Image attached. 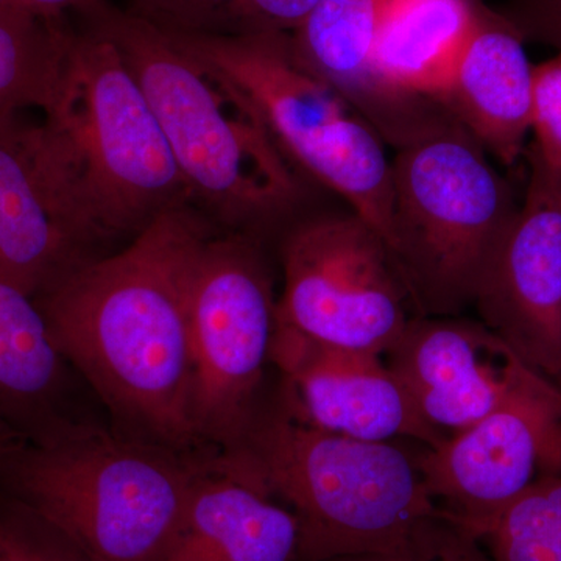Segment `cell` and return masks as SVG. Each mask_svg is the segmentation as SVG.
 <instances>
[{
  "label": "cell",
  "instance_id": "6da1fadb",
  "mask_svg": "<svg viewBox=\"0 0 561 561\" xmlns=\"http://www.w3.org/2000/svg\"><path fill=\"white\" fill-rule=\"evenodd\" d=\"M217 230L176 206L35 298L55 345L105 405L114 430L203 451L192 427L191 291Z\"/></svg>",
  "mask_w": 561,
  "mask_h": 561
},
{
  "label": "cell",
  "instance_id": "7a4b0ae2",
  "mask_svg": "<svg viewBox=\"0 0 561 561\" xmlns=\"http://www.w3.org/2000/svg\"><path fill=\"white\" fill-rule=\"evenodd\" d=\"M77 16L116 44L168 139L192 205L214 227L264 241L291 219L302 201L298 171L230 77L106 0Z\"/></svg>",
  "mask_w": 561,
  "mask_h": 561
},
{
  "label": "cell",
  "instance_id": "3957f363",
  "mask_svg": "<svg viewBox=\"0 0 561 561\" xmlns=\"http://www.w3.org/2000/svg\"><path fill=\"white\" fill-rule=\"evenodd\" d=\"M220 454L242 481L294 513L298 561L389 551L440 512L419 454L317 426L279 378L241 442Z\"/></svg>",
  "mask_w": 561,
  "mask_h": 561
},
{
  "label": "cell",
  "instance_id": "277c9868",
  "mask_svg": "<svg viewBox=\"0 0 561 561\" xmlns=\"http://www.w3.org/2000/svg\"><path fill=\"white\" fill-rule=\"evenodd\" d=\"M77 421L0 457V491L90 561H157L209 454Z\"/></svg>",
  "mask_w": 561,
  "mask_h": 561
},
{
  "label": "cell",
  "instance_id": "5b68a950",
  "mask_svg": "<svg viewBox=\"0 0 561 561\" xmlns=\"http://www.w3.org/2000/svg\"><path fill=\"white\" fill-rule=\"evenodd\" d=\"M386 239L421 317L472 309L519 203L470 133L443 114L394 149Z\"/></svg>",
  "mask_w": 561,
  "mask_h": 561
},
{
  "label": "cell",
  "instance_id": "8992f818",
  "mask_svg": "<svg viewBox=\"0 0 561 561\" xmlns=\"http://www.w3.org/2000/svg\"><path fill=\"white\" fill-rule=\"evenodd\" d=\"M43 116L114 242L131 241L164 210L192 205L138 80L116 44L83 22L70 31Z\"/></svg>",
  "mask_w": 561,
  "mask_h": 561
},
{
  "label": "cell",
  "instance_id": "52a82bcc",
  "mask_svg": "<svg viewBox=\"0 0 561 561\" xmlns=\"http://www.w3.org/2000/svg\"><path fill=\"white\" fill-rule=\"evenodd\" d=\"M169 36L230 77L287 161L341 195L383 238L391 190L386 140L337 92L298 65L289 35Z\"/></svg>",
  "mask_w": 561,
  "mask_h": 561
},
{
  "label": "cell",
  "instance_id": "ba28073f",
  "mask_svg": "<svg viewBox=\"0 0 561 561\" xmlns=\"http://www.w3.org/2000/svg\"><path fill=\"white\" fill-rule=\"evenodd\" d=\"M278 298L264 241L210 232L191 291L192 427L203 451L241 442L272 393Z\"/></svg>",
  "mask_w": 561,
  "mask_h": 561
},
{
  "label": "cell",
  "instance_id": "9c48e42d",
  "mask_svg": "<svg viewBox=\"0 0 561 561\" xmlns=\"http://www.w3.org/2000/svg\"><path fill=\"white\" fill-rule=\"evenodd\" d=\"M279 260L278 321L316 341L382 356L421 317L386 239L351 209L291 225Z\"/></svg>",
  "mask_w": 561,
  "mask_h": 561
},
{
  "label": "cell",
  "instance_id": "30bf717a",
  "mask_svg": "<svg viewBox=\"0 0 561 561\" xmlns=\"http://www.w3.org/2000/svg\"><path fill=\"white\" fill-rule=\"evenodd\" d=\"M114 243L46 121L0 116V279L38 298Z\"/></svg>",
  "mask_w": 561,
  "mask_h": 561
},
{
  "label": "cell",
  "instance_id": "8fae6325",
  "mask_svg": "<svg viewBox=\"0 0 561 561\" xmlns=\"http://www.w3.org/2000/svg\"><path fill=\"white\" fill-rule=\"evenodd\" d=\"M434 504L476 534L531 483L561 471V387L538 376L474 426L419 454Z\"/></svg>",
  "mask_w": 561,
  "mask_h": 561
},
{
  "label": "cell",
  "instance_id": "7c38bea8",
  "mask_svg": "<svg viewBox=\"0 0 561 561\" xmlns=\"http://www.w3.org/2000/svg\"><path fill=\"white\" fill-rule=\"evenodd\" d=\"M529 180L490 254L472 309L530 368L561 387V171L529 146Z\"/></svg>",
  "mask_w": 561,
  "mask_h": 561
},
{
  "label": "cell",
  "instance_id": "4fadbf2b",
  "mask_svg": "<svg viewBox=\"0 0 561 561\" xmlns=\"http://www.w3.org/2000/svg\"><path fill=\"white\" fill-rule=\"evenodd\" d=\"M421 420L448 440L541 376L481 320L415 317L382 354Z\"/></svg>",
  "mask_w": 561,
  "mask_h": 561
},
{
  "label": "cell",
  "instance_id": "5bb4252c",
  "mask_svg": "<svg viewBox=\"0 0 561 561\" xmlns=\"http://www.w3.org/2000/svg\"><path fill=\"white\" fill-rule=\"evenodd\" d=\"M272 359L295 408L323 430L367 442L411 438L426 448L445 442L381 354L319 342L278 321Z\"/></svg>",
  "mask_w": 561,
  "mask_h": 561
},
{
  "label": "cell",
  "instance_id": "9a60e30c",
  "mask_svg": "<svg viewBox=\"0 0 561 561\" xmlns=\"http://www.w3.org/2000/svg\"><path fill=\"white\" fill-rule=\"evenodd\" d=\"M378 0H320L289 35L291 55L398 149L442 116L434 102H408L383 90L373 69Z\"/></svg>",
  "mask_w": 561,
  "mask_h": 561
},
{
  "label": "cell",
  "instance_id": "2e32d148",
  "mask_svg": "<svg viewBox=\"0 0 561 561\" xmlns=\"http://www.w3.org/2000/svg\"><path fill=\"white\" fill-rule=\"evenodd\" d=\"M435 103L501 164L524 157L531 133L534 65L511 21L483 9Z\"/></svg>",
  "mask_w": 561,
  "mask_h": 561
},
{
  "label": "cell",
  "instance_id": "e0dca14e",
  "mask_svg": "<svg viewBox=\"0 0 561 561\" xmlns=\"http://www.w3.org/2000/svg\"><path fill=\"white\" fill-rule=\"evenodd\" d=\"M298 546L294 513L242 481L216 451L157 561H298Z\"/></svg>",
  "mask_w": 561,
  "mask_h": 561
},
{
  "label": "cell",
  "instance_id": "ac0fdd59",
  "mask_svg": "<svg viewBox=\"0 0 561 561\" xmlns=\"http://www.w3.org/2000/svg\"><path fill=\"white\" fill-rule=\"evenodd\" d=\"M73 375L35 298L0 279V427L41 443L83 421Z\"/></svg>",
  "mask_w": 561,
  "mask_h": 561
},
{
  "label": "cell",
  "instance_id": "d6986e66",
  "mask_svg": "<svg viewBox=\"0 0 561 561\" xmlns=\"http://www.w3.org/2000/svg\"><path fill=\"white\" fill-rule=\"evenodd\" d=\"M483 9L474 0H378L373 69L383 90L401 101H437Z\"/></svg>",
  "mask_w": 561,
  "mask_h": 561
},
{
  "label": "cell",
  "instance_id": "ffe728a7",
  "mask_svg": "<svg viewBox=\"0 0 561 561\" xmlns=\"http://www.w3.org/2000/svg\"><path fill=\"white\" fill-rule=\"evenodd\" d=\"M72 25L0 0V116L49 106Z\"/></svg>",
  "mask_w": 561,
  "mask_h": 561
},
{
  "label": "cell",
  "instance_id": "44dd1931",
  "mask_svg": "<svg viewBox=\"0 0 561 561\" xmlns=\"http://www.w3.org/2000/svg\"><path fill=\"white\" fill-rule=\"evenodd\" d=\"M320 0H128V10L169 35L197 38L290 35Z\"/></svg>",
  "mask_w": 561,
  "mask_h": 561
},
{
  "label": "cell",
  "instance_id": "7402d4cb",
  "mask_svg": "<svg viewBox=\"0 0 561 561\" xmlns=\"http://www.w3.org/2000/svg\"><path fill=\"white\" fill-rule=\"evenodd\" d=\"M476 535L493 561H561V471L531 483Z\"/></svg>",
  "mask_w": 561,
  "mask_h": 561
},
{
  "label": "cell",
  "instance_id": "603a6c76",
  "mask_svg": "<svg viewBox=\"0 0 561 561\" xmlns=\"http://www.w3.org/2000/svg\"><path fill=\"white\" fill-rule=\"evenodd\" d=\"M330 561H493L478 535L445 512L427 516L389 551Z\"/></svg>",
  "mask_w": 561,
  "mask_h": 561
},
{
  "label": "cell",
  "instance_id": "cb8c5ba5",
  "mask_svg": "<svg viewBox=\"0 0 561 561\" xmlns=\"http://www.w3.org/2000/svg\"><path fill=\"white\" fill-rule=\"evenodd\" d=\"M0 561H90L57 527L0 491Z\"/></svg>",
  "mask_w": 561,
  "mask_h": 561
},
{
  "label": "cell",
  "instance_id": "d4e9b609",
  "mask_svg": "<svg viewBox=\"0 0 561 561\" xmlns=\"http://www.w3.org/2000/svg\"><path fill=\"white\" fill-rule=\"evenodd\" d=\"M531 135L541 160L561 171V51L534 65Z\"/></svg>",
  "mask_w": 561,
  "mask_h": 561
},
{
  "label": "cell",
  "instance_id": "484cf974",
  "mask_svg": "<svg viewBox=\"0 0 561 561\" xmlns=\"http://www.w3.org/2000/svg\"><path fill=\"white\" fill-rule=\"evenodd\" d=\"M502 16L524 41H537L561 51V0H511Z\"/></svg>",
  "mask_w": 561,
  "mask_h": 561
},
{
  "label": "cell",
  "instance_id": "4316f807",
  "mask_svg": "<svg viewBox=\"0 0 561 561\" xmlns=\"http://www.w3.org/2000/svg\"><path fill=\"white\" fill-rule=\"evenodd\" d=\"M36 16L47 20H69V14H79L94 0H2Z\"/></svg>",
  "mask_w": 561,
  "mask_h": 561
},
{
  "label": "cell",
  "instance_id": "83f0119b",
  "mask_svg": "<svg viewBox=\"0 0 561 561\" xmlns=\"http://www.w3.org/2000/svg\"><path fill=\"white\" fill-rule=\"evenodd\" d=\"M22 443L25 442L22 440L21 437H18L16 434L0 427V457L5 456L7 453L13 451V449H16Z\"/></svg>",
  "mask_w": 561,
  "mask_h": 561
}]
</instances>
